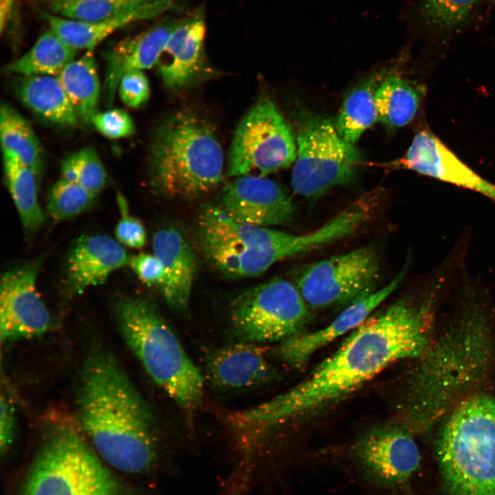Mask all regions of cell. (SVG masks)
Here are the masks:
<instances>
[{"mask_svg":"<svg viewBox=\"0 0 495 495\" xmlns=\"http://www.w3.org/2000/svg\"><path fill=\"white\" fill-rule=\"evenodd\" d=\"M443 288L442 281L433 279L418 296L402 298L371 315L305 380L236 412V421L258 430L308 416L340 400L391 363L424 354Z\"/></svg>","mask_w":495,"mask_h":495,"instance_id":"6da1fadb","label":"cell"},{"mask_svg":"<svg viewBox=\"0 0 495 495\" xmlns=\"http://www.w3.org/2000/svg\"><path fill=\"white\" fill-rule=\"evenodd\" d=\"M81 426L103 461L142 474L157 460L151 412L116 358L98 349L87 357L78 392Z\"/></svg>","mask_w":495,"mask_h":495,"instance_id":"7a4b0ae2","label":"cell"},{"mask_svg":"<svg viewBox=\"0 0 495 495\" xmlns=\"http://www.w3.org/2000/svg\"><path fill=\"white\" fill-rule=\"evenodd\" d=\"M148 160L153 185L170 197H198L216 187L223 177V154L214 131L187 110L176 111L160 123Z\"/></svg>","mask_w":495,"mask_h":495,"instance_id":"3957f363","label":"cell"},{"mask_svg":"<svg viewBox=\"0 0 495 495\" xmlns=\"http://www.w3.org/2000/svg\"><path fill=\"white\" fill-rule=\"evenodd\" d=\"M114 314L122 337L150 377L182 410H196L203 376L155 305L141 298L122 300Z\"/></svg>","mask_w":495,"mask_h":495,"instance_id":"277c9868","label":"cell"},{"mask_svg":"<svg viewBox=\"0 0 495 495\" xmlns=\"http://www.w3.org/2000/svg\"><path fill=\"white\" fill-rule=\"evenodd\" d=\"M436 450L446 495H495V399L478 394L460 402Z\"/></svg>","mask_w":495,"mask_h":495,"instance_id":"5b68a950","label":"cell"},{"mask_svg":"<svg viewBox=\"0 0 495 495\" xmlns=\"http://www.w3.org/2000/svg\"><path fill=\"white\" fill-rule=\"evenodd\" d=\"M198 238L208 260L225 274L259 275L273 264L318 249L321 234H294L237 221L221 207L208 205L199 214Z\"/></svg>","mask_w":495,"mask_h":495,"instance_id":"8992f818","label":"cell"},{"mask_svg":"<svg viewBox=\"0 0 495 495\" xmlns=\"http://www.w3.org/2000/svg\"><path fill=\"white\" fill-rule=\"evenodd\" d=\"M19 495H138L118 478L81 436L61 428L33 459Z\"/></svg>","mask_w":495,"mask_h":495,"instance_id":"52a82bcc","label":"cell"},{"mask_svg":"<svg viewBox=\"0 0 495 495\" xmlns=\"http://www.w3.org/2000/svg\"><path fill=\"white\" fill-rule=\"evenodd\" d=\"M298 151L291 185L307 199H316L354 178L360 154L340 135L335 123L318 116H308L298 135Z\"/></svg>","mask_w":495,"mask_h":495,"instance_id":"ba28073f","label":"cell"},{"mask_svg":"<svg viewBox=\"0 0 495 495\" xmlns=\"http://www.w3.org/2000/svg\"><path fill=\"white\" fill-rule=\"evenodd\" d=\"M308 307L296 285L273 278L232 301V334L243 342H281L301 331L309 317Z\"/></svg>","mask_w":495,"mask_h":495,"instance_id":"9c48e42d","label":"cell"},{"mask_svg":"<svg viewBox=\"0 0 495 495\" xmlns=\"http://www.w3.org/2000/svg\"><path fill=\"white\" fill-rule=\"evenodd\" d=\"M296 155L290 126L275 104L263 98L236 128L228 153L227 175L265 177L289 166Z\"/></svg>","mask_w":495,"mask_h":495,"instance_id":"30bf717a","label":"cell"},{"mask_svg":"<svg viewBox=\"0 0 495 495\" xmlns=\"http://www.w3.org/2000/svg\"><path fill=\"white\" fill-rule=\"evenodd\" d=\"M379 272L375 250L362 247L306 265L296 286L309 307L349 305L374 292Z\"/></svg>","mask_w":495,"mask_h":495,"instance_id":"8fae6325","label":"cell"},{"mask_svg":"<svg viewBox=\"0 0 495 495\" xmlns=\"http://www.w3.org/2000/svg\"><path fill=\"white\" fill-rule=\"evenodd\" d=\"M353 459L369 483L395 490L408 483L419 466L421 456L409 431L394 426L364 435L354 446Z\"/></svg>","mask_w":495,"mask_h":495,"instance_id":"7c38bea8","label":"cell"},{"mask_svg":"<svg viewBox=\"0 0 495 495\" xmlns=\"http://www.w3.org/2000/svg\"><path fill=\"white\" fill-rule=\"evenodd\" d=\"M39 263L6 272L0 289L1 342L37 337L50 325V315L36 287Z\"/></svg>","mask_w":495,"mask_h":495,"instance_id":"4fadbf2b","label":"cell"},{"mask_svg":"<svg viewBox=\"0 0 495 495\" xmlns=\"http://www.w3.org/2000/svg\"><path fill=\"white\" fill-rule=\"evenodd\" d=\"M221 203L234 219L261 227L286 224L295 210L285 189L265 177H236L223 186Z\"/></svg>","mask_w":495,"mask_h":495,"instance_id":"5bb4252c","label":"cell"},{"mask_svg":"<svg viewBox=\"0 0 495 495\" xmlns=\"http://www.w3.org/2000/svg\"><path fill=\"white\" fill-rule=\"evenodd\" d=\"M407 264L386 285L349 304L324 328L314 331H300L281 341L275 350L277 357L292 367H302L317 351L353 331L365 321L399 287L405 276Z\"/></svg>","mask_w":495,"mask_h":495,"instance_id":"9a60e30c","label":"cell"},{"mask_svg":"<svg viewBox=\"0 0 495 495\" xmlns=\"http://www.w3.org/2000/svg\"><path fill=\"white\" fill-rule=\"evenodd\" d=\"M388 166L412 170L495 201V185L479 176L428 129L419 131L405 155Z\"/></svg>","mask_w":495,"mask_h":495,"instance_id":"2e32d148","label":"cell"},{"mask_svg":"<svg viewBox=\"0 0 495 495\" xmlns=\"http://www.w3.org/2000/svg\"><path fill=\"white\" fill-rule=\"evenodd\" d=\"M205 34L203 11L179 20L157 64L168 88H184L204 74Z\"/></svg>","mask_w":495,"mask_h":495,"instance_id":"e0dca14e","label":"cell"},{"mask_svg":"<svg viewBox=\"0 0 495 495\" xmlns=\"http://www.w3.org/2000/svg\"><path fill=\"white\" fill-rule=\"evenodd\" d=\"M130 258L121 243L109 236L80 238L67 258V292L78 295L104 283L112 272L129 265Z\"/></svg>","mask_w":495,"mask_h":495,"instance_id":"ac0fdd59","label":"cell"},{"mask_svg":"<svg viewBox=\"0 0 495 495\" xmlns=\"http://www.w3.org/2000/svg\"><path fill=\"white\" fill-rule=\"evenodd\" d=\"M178 21H160L138 35L120 41L107 53L104 95L107 104L113 102L125 73L143 71L157 64Z\"/></svg>","mask_w":495,"mask_h":495,"instance_id":"d6986e66","label":"cell"},{"mask_svg":"<svg viewBox=\"0 0 495 495\" xmlns=\"http://www.w3.org/2000/svg\"><path fill=\"white\" fill-rule=\"evenodd\" d=\"M206 368L210 383L224 389L261 385L274 375L264 349L252 342H240L212 351L206 358Z\"/></svg>","mask_w":495,"mask_h":495,"instance_id":"ffe728a7","label":"cell"},{"mask_svg":"<svg viewBox=\"0 0 495 495\" xmlns=\"http://www.w3.org/2000/svg\"><path fill=\"white\" fill-rule=\"evenodd\" d=\"M152 246L153 254L163 267L164 279L161 287L167 304L177 310H186L196 270L192 249L183 234L173 227L157 231Z\"/></svg>","mask_w":495,"mask_h":495,"instance_id":"44dd1931","label":"cell"},{"mask_svg":"<svg viewBox=\"0 0 495 495\" xmlns=\"http://www.w3.org/2000/svg\"><path fill=\"white\" fill-rule=\"evenodd\" d=\"M174 0H153L120 15L96 22H85L47 14L51 29L76 50L93 49L118 30L133 22L153 18L174 6Z\"/></svg>","mask_w":495,"mask_h":495,"instance_id":"7402d4cb","label":"cell"},{"mask_svg":"<svg viewBox=\"0 0 495 495\" xmlns=\"http://www.w3.org/2000/svg\"><path fill=\"white\" fill-rule=\"evenodd\" d=\"M21 77L15 87L16 94L34 113L62 126H73L79 122L58 76Z\"/></svg>","mask_w":495,"mask_h":495,"instance_id":"603a6c76","label":"cell"},{"mask_svg":"<svg viewBox=\"0 0 495 495\" xmlns=\"http://www.w3.org/2000/svg\"><path fill=\"white\" fill-rule=\"evenodd\" d=\"M424 95L422 85L397 75L386 77L380 81L375 94L378 120L390 128L408 124Z\"/></svg>","mask_w":495,"mask_h":495,"instance_id":"cb8c5ba5","label":"cell"},{"mask_svg":"<svg viewBox=\"0 0 495 495\" xmlns=\"http://www.w3.org/2000/svg\"><path fill=\"white\" fill-rule=\"evenodd\" d=\"M58 78L71 101L79 121L91 123L97 112L100 82L92 50L69 62Z\"/></svg>","mask_w":495,"mask_h":495,"instance_id":"d4e9b609","label":"cell"},{"mask_svg":"<svg viewBox=\"0 0 495 495\" xmlns=\"http://www.w3.org/2000/svg\"><path fill=\"white\" fill-rule=\"evenodd\" d=\"M77 52L49 29L38 37L25 54L9 63L6 70L21 76H58L75 58Z\"/></svg>","mask_w":495,"mask_h":495,"instance_id":"484cf974","label":"cell"},{"mask_svg":"<svg viewBox=\"0 0 495 495\" xmlns=\"http://www.w3.org/2000/svg\"><path fill=\"white\" fill-rule=\"evenodd\" d=\"M6 184L20 219L26 230H37L43 223L44 213L37 199L34 172L15 156L3 153Z\"/></svg>","mask_w":495,"mask_h":495,"instance_id":"4316f807","label":"cell"},{"mask_svg":"<svg viewBox=\"0 0 495 495\" xmlns=\"http://www.w3.org/2000/svg\"><path fill=\"white\" fill-rule=\"evenodd\" d=\"M0 137L3 153L17 157L38 178L43 160L41 144L28 120L6 102L1 104Z\"/></svg>","mask_w":495,"mask_h":495,"instance_id":"83f0119b","label":"cell"},{"mask_svg":"<svg viewBox=\"0 0 495 495\" xmlns=\"http://www.w3.org/2000/svg\"><path fill=\"white\" fill-rule=\"evenodd\" d=\"M377 78L353 89L342 103L335 124L341 138L350 144L354 145L361 134L378 120L375 100L379 85Z\"/></svg>","mask_w":495,"mask_h":495,"instance_id":"f1b7e54d","label":"cell"},{"mask_svg":"<svg viewBox=\"0 0 495 495\" xmlns=\"http://www.w3.org/2000/svg\"><path fill=\"white\" fill-rule=\"evenodd\" d=\"M153 0H60L50 2L57 16L69 19L96 22L107 19L142 7Z\"/></svg>","mask_w":495,"mask_h":495,"instance_id":"f546056e","label":"cell"},{"mask_svg":"<svg viewBox=\"0 0 495 495\" xmlns=\"http://www.w3.org/2000/svg\"><path fill=\"white\" fill-rule=\"evenodd\" d=\"M479 0H421L419 16L424 25L438 32H446L465 24Z\"/></svg>","mask_w":495,"mask_h":495,"instance_id":"4dcf8cb0","label":"cell"},{"mask_svg":"<svg viewBox=\"0 0 495 495\" xmlns=\"http://www.w3.org/2000/svg\"><path fill=\"white\" fill-rule=\"evenodd\" d=\"M61 178L76 183L98 194L105 186L107 174L96 149L82 148L69 155L62 162Z\"/></svg>","mask_w":495,"mask_h":495,"instance_id":"1f68e13d","label":"cell"},{"mask_svg":"<svg viewBox=\"0 0 495 495\" xmlns=\"http://www.w3.org/2000/svg\"><path fill=\"white\" fill-rule=\"evenodd\" d=\"M96 196L80 184L60 178L50 191L47 211L55 220L70 219L89 209Z\"/></svg>","mask_w":495,"mask_h":495,"instance_id":"d6a6232c","label":"cell"},{"mask_svg":"<svg viewBox=\"0 0 495 495\" xmlns=\"http://www.w3.org/2000/svg\"><path fill=\"white\" fill-rule=\"evenodd\" d=\"M91 123L100 133L110 139L128 138L135 132V124L130 115L118 108L97 111Z\"/></svg>","mask_w":495,"mask_h":495,"instance_id":"836d02e7","label":"cell"},{"mask_svg":"<svg viewBox=\"0 0 495 495\" xmlns=\"http://www.w3.org/2000/svg\"><path fill=\"white\" fill-rule=\"evenodd\" d=\"M118 90L122 102L131 108L142 107L150 96L148 80L142 70L125 73L119 82Z\"/></svg>","mask_w":495,"mask_h":495,"instance_id":"e575fe53","label":"cell"},{"mask_svg":"<svg viewBox=\"0 0 495 495\" xmlns=\"http://www.w3.org/2000/svg\"><path fill=\"white\" fill-rule=\"evenodd\" d=\"M129 265L146 285L162 286L164 279L163 267L154 254H140L130 258Z\"/></svg>","mask_w":495,"mask_h":495,"instance_id":"d590c367","label":"cell"},{"mask_svg":"<svg viewBox=\"0 0 495 495\" xmlns=\"http://www.w3.org/2000/svg\"><path fill=\"white\" fill-rule=\"evenodd\" d=\"M116 237L120 243L139 249L144 245L146 236L142 223L137 219L125 214L117 224Z\"/></svg>","mask_w":495,"mask_h":495,"instance_id":"8d00e7d4","label":"cell"},{"mask_svg":"<svg viewBox=\"0 0 495 495\" xmlns=\"http://www.w3.org/2000/svg\"><path fill=\"white\" fill-rule=\"evenodd\" d=\"M15 432V417L13 407L8 398L1 397L0 421V450L1 454H6L10 450L14 441Z\"/></svg>","mask_w":495,"mask_h":495,"instance_id":"74e56055","label":"cell"},{"mask_svg":"<svg viewBox=\"0 0 495 495\" xmlns=\"http://www.w3.org/2000/svg\"><path fill=\"white\" fill-rule=\"evenodd\" d=\"M14 0H0V28L3 31L11 13Z\"/></svg>","mask_w":495,"mask_h":495,"instance_id":"f35d334b","label":"cell"},{"mask_svg":"<svg viewBox=\"0 0 495 495\" xmlns=\"http://www.w3.org/2000/svg\"><path fill=\"white\" fill-rule=\"evenodd\" d=\"M60 1V0H47V1H48L49 3H50V2H52V1ZM128 1H150V0H128Z\"/></svg>","mask_w":495,"mask_h":495,"instance_id":"ab89813d","label":"cell"},{"mask_svg":"<svg viewBox=\"0 0 495 495\" xmlns=\"http://www.w3.org/2000/svg\"><path fill=\"white\" fill-rule=\"evenodd\" d=\"M490 1L495 4V0H490Z\"/></svg>","mask_w":495,"mask_h":495,"instance_id":"60d3db41","label":"cell"},{"mask_svg":"<svg viewBox=\"0 0 495 495\" xmlns=\"http://www.w3.org/2000/svg\"><path fill=\"white\" fill-rule=\"evenodd\" d=\"M230 495H231V494H230Z\"/></svg>","mask_w":495,"mask_h":495,"instance_id":"b9f144b4","label":"cell"}]
</instances>
